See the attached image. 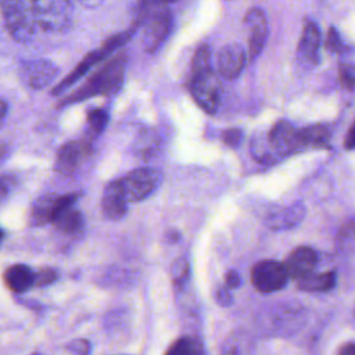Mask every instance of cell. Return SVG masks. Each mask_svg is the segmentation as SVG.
Wrapping results in <instances>:
<instances>
[{
    "label": "cell",
    "mask_w": 355,
    "mask_h": 355,
    "mask_svg": "<svg viewBox=\"0 0 355 355\" xmlns=\"http://www.w3.org/2000/svg\"><path fill=\"white\" fill-rule=\"evenodd\" d=\"M126 65V51H118L115 55H112V58L105 61L92 76H89L82 86H79L75 92L62 98L57 107L61 108L93 96H110L116 93L123 83Z\"/></svg>",
    "instance_id": "cell-1"
},
{
    "label": "cell",
    "mask_w": 355,
    "mask_h": 355,
    "mask_svg": "<svg viewBox=\"0 0 355 355\" xmlns=\"http://www.w3.org/2000/svg\"><path fill=\"white\" fill-rule=\"evenodd\" d=\"M143 26L141 44L147 53L155 51L166 39L172 26V14L165 3L144 1L137 10L135 26Z\"/></svg>",
    "instance_id": "cell-2"
},
{
    "label": "cell",
    "mask_w": 355,
    "mask_h": 355,
    "mask_svg": "<svg viewBox=\"0 0 355 355\" xmlns=\"http://www.w3.org/2000/svg\"><path fill=\"white\" fill-rule=\"evenodd\" d=\"M136 31V26H132L130 29L125 31V32H121L118 35H114L111 37H108L103 44L101 47L90 51L89 54H86L83 57V60L75 67L73 71H71L58 85L54 86V89L51 90V96H58L61 94L62 92H65L69 86H72L75 82H78L80 78H83V75L93 67L96 65L98 61H101L103 58H105L107 55L112 54L115 50H118L119 47H122V44H125L130 37L132 35L135 33Z\"/></svg>",
    "instance_id": "cell-3"
},
{
    "label": "cell",
    "mask_w": 355,
    "mask_h": 355,
    "mask_svg": "<svg viewBox=\"0 0 355 355\" xmlns=\"http://www.w3.org/2000/svg\"><path fill=\"white\" fill-rule=\"evenodd\" d=\"M1 15L6 22V28L14 40L26 43L32 40L36 32L33 22L31 3L26 1H3L0 3Z\"/></svg>",
    "instance_id": "cell-4"
},
{
    "label": "cell",
    "mask_w": 355,
    "mask_h": 355,
    "mask_svg": "<svg viewBox=\"0 0 355 355\" xmlns=\"http://www.w3.org/2000/svg\"><path fill=\"white\" fill-rule=\"evenodd\" d=\"M162 172L154 168H139L118 179L122 194L128 202H136L153 194L162 182Z\"/></svg>",
    "instance_id": "cell-5"
},
{
    "label": "cell",
    "mask_w": 355,
    "mask_h": 355,
    "mask_svg": "<svg viewBox=\"0 0 355 355\" xmlns=\"http://www.w3.org/2000/svg\"><path fill=\"white\" fill-rule=\"evenodd\" d=\"M31 11L35 25L44 31H61L71 19V4L65 1H33Z\"/></svg>",
    "instance_id": "cell-6"
},
{
    "label": "cell",
    "mask_w": 355,
    "mask_h": 355,
    "mask_svg": "<svg viewBox=\"0 0 355 355\" xmlns=\"http://www.w3.org/2000/svg\"><path fill=\"white\" fill-rule=\"evenodd\" d=\"M288 282V275L283 262L263 259L257 262L251 270V283L259 293H273L282 290Z\"/></svg>",
    "instance_id": "cell-7"
},
{
    "label": "cell",
    "mask_w": 355,
    "mask_h": 355,
    "mask_svg": "<svg viewBox=\"0 0 355 355\" xmlns=\"http://www.w3.org/2000/svg\"><path fill=\"white\" fill-rule=\"evenodd\" d=\"M189 87L196 103L208 114H215L219 105L220 83L212 71L190 76Z\"/></svg>",
    "instance_id": "cell-8"
},
{
    "label": "cell",
    "mask_w": 355,
    "mask_h": 355,
    "mask_svg": "<svg viewBox=\"0 0 355 355\" xmlns=\"http://www.w3.org/2000/svg\"><path fill=\"white\" fill-rule=\"evenodd\" d=\"M266 139L270 148L273 150L279 159L301 151L298 129L287 121L276 122L272 126V129L266 133Z\"/></svg>",
    "instance_id": "cell-9"
},
{
    "label": "cell",
    "mask_w": 355,
    "mask_h": 355,
    "mask_svg": "<svg viewBox=\"0 0 355 355\" xmlns=\"http://www.w3.org/2000/svg\"><path fill=\"white\" fill-rule=\"evenodd\" d=\"M244 24L248 32V60L254 61L266 43L269 33L268 19L261 8L254 7L245 14Z\"/></svg>",
    "instance_id": "cell-10"
},
{
    "label": "cell",
    "mask_w": 355,
    "mask_h": 355,
    "mask_svg": "<svg viewBox=\"0 0 355 355\" xmlns=\"http://www.w3.org/2000/svg\"><path fill=\"white\" fill-rule=\"evenodd\" d=\"M19 75L26 86L40 90L54 80L58 75V68L49 60H29L21 64Z\"/></svg>",
    "instance_id": "cell-11"
},
{
    "label": "cell",
    "mask_w": 355,
    "mask_h": 355,
    "mask_svg": "<svg viewBox=\"0 0 355 355\" xmlns=\"http://www.w3.org/2000/svg\"><path fill=\"white\" fill-rule=\"evenodd\" d=\"M89 154H90L89 141L65 143L57 153L54 169L64 176H69L76 172L79 165L89 157Z\"/></svg>",
    "instance_id": "cell-12"
},
{
    "label": "cell",
    "mask_w": 355,
    "mask_h": 355,
    "mask_svg": "<svg viewBox=\"0 0 355 355\" xmlns=\"http://www.w3.org/2000/svg\"><path fill=\"white\" fill-rule=\"evenodd\" d=\"M247 60V54L241 44L239 43H229L225 44L218 55H216V65L219 73L225 79H236L244 69Z\"/></svg>",
    "instance_id": "cell-13"
},
{
    "label": "cell",
    "mask_w": 355,
    "mask_h": 355,
    "mask_svg": "<svg viewBox=\"0 0 355 355\" xmlns=\"http://www.w3.org/2000/svg\"><path fill=\"white\" fill-rule=\"evenodd\" d=\"M318 263V254L313 248L301 245L293 250L286 261L283 262V266L288 275V279H295L300 280L309 273L315 272Z\"/></svg>",
    "instance_id": "cell-14"
},
{
    "label": "cell",
    "mask_w": 355,
    "mask_h": 355,
    "mask_svg": "<svg viewBox=\"0 0 355 355\" xmlns=\"http://www.w3.org/2000/svg\"><path fill=\"white\" fill-rule=\"evenodd\" d=\"M101 208L105 218L111 220L122 219L126 215L128 211V201L125 200L122 190L119 187L118 179L114 182H110L104 191L101 198Z\"/></svg>",
    "instance_id": "cell-15"
},
{
    "label": "cell",
    "mask_w": 355,
    "mask_h": 355,
    "mask_svg": "<svg viewBox=\"0 0 355 355\" xmlns=\"http://www.w3.org/2000/svg\"><path fill=\"white\" fill-rule=\"evenodd\" d=\"M320 42L322 37L319 26L313 21H306L298 43V55L301 57V60L309 64L318 62Z\"/></svg>",
    "instance_id": "cell-16"
},
{
    "label": "cell",
    "mask_w": 355,
    "mask_h": 355,
    "mask_svg": "<svg viewBox=\"0 0 355 355\" xmlns=\"http://www.w3.org/2000/svg\"><path fill=\"white\" fill-rule=\"evenodd\" d=\"M305 216L302 202H294L287 208L279 209L266 218V225L272 230H286L297 226Z\"/></svg>",
    "instance_id": "cell-17"
},
{
    "label": "cell",
    "mask_w": 355,
    "mask_h": 355,
    "mask_svg": "<svg viewBox=\"0 0 355 355\" xmlns=\"http://www.w3.org/2000/svg\"><path fill=\"white\" fill-rule=\"evenodd\" d=\"M6 286L14 293H25L35 283V272L22 263L11 265L4 270L3 275Z\"/></svg>",
    "instance_id": "cell-18"
},
{
    "label": "cell",
    "mask_w": 355,
    "mask_h": 355,
    "mask_svg": "<svg viewBox=\"0 0 355 355\" xmlns=\"http://www.w3.org/2000/svg\"><path fill=\"white\" fill-rule=\"evenodd\" d=\"M330 129L324 125H312L298 129V139L301 150L304 148H329Z\"/></svg>",
    "instance_id": "cell-19"
},
{
    "label": "cell",
    "mask_w": 355,
    "mask_h": 355,
    "mask_svg": "<svg viewBox=\"0 0 355 355\" xmlns=\"http://www.w3.org/2000/svg\"><path fill=\"white\" fill-rule=\"evenodd\" d=\"M336 286V273L333 270L309 273L298 280V288L304 291H329Z\"/></svg>",
    "instance_id": "cell-20"
},
{
    "label": "cell",
    "mask_w": 355,
    "mask_h": 355,
    "mask_svg": "<svg viewBox=\"0 0 355 355\" xmlns=\"http://www.w3.org/2000/svg\"><path fill=\"white\" fill-rule=\"evenodd\" d=\"M57 194H44L39 197L35 204L32 205L31 211V222L35 226H42L53 220L54 214V202H55Z\"/></svg>",
    "instance_id": "cell-21"
},
{
    "label": "cell",
    "mask_w": 355,
    "mask_h": 355,
    "mask_svg": "<svg viewBox=\"0 0 355 355\" xmlns=\"http://www.w3.org/2000/svg\"><path fill=\"white\" fill-rule=\"evenodd\" d=\"M53 223L61 233L76 234V233H80L83 227V216L80 211H78L75 207H71L62 211L60 215H57Z\"/></svg>",
    "instance_id": "cell-22"
},
{
    "label": "cell",
    "mask_w": 355,
    "mask_h": 355,
    "mask_svg": "<svg viewBox=\"0 0 355 355\" xmlns=\"http://www.w3.org/2000/svg\"><path fill=\"white\" fill-rule=\"evenodd\" d=\"M165 355H202V345L197 338L182 336L168 347Z\"/></svg>",
    "instance_id": "cell-23"
},
{
    "label": "cell",
    "mask_w": 355,
    "mask_h": 355,
    "mask_svg": "<svg viewBox=\"0 0 355 355\" xmlns=\"http://www.w3.org/2000/svg\"><path fill=\"white\" fill-rule=\"evenodd\" d=\"M251 153H252V157L262 164H273V162L279 161V158L276 157V154L273 153V150L270 148V146L268 143L266 133L257 135L252 137Z\"/></svg>",
    "instance_id": "cell-24"
},
{
    "label": "cell",
    "mask_w": 355,
    "mask_h": 355,
    "mask_svg": "<svg viewBox=\"0 0 355 355\" xmlns=\"http://www.w3.org/2000/svg\"><path fill=\"white\" fill-rule=\"evenodd\" d=\"M211 69V47L208 44H201L191 60V71L190 76H197L205 72H209Z\"/></svg>",
    "instance_id": "cell-25"
},
{
    "label": "cell",
    "mask_w": 355,
    "mask_h": 355,
    "mask_svg": "<svg viewBox=\"0 0 355 355\" xmlns=\"http://www.w3.org/2000/svg\"><path fill=\"white\" fill-rule=\"evenodd\" d=\"M171 276H172V283L176 288H182L186 284L190 276V266L186 258L182 257L173 261L171 268Z\"/></svg>",
    "instance_id": "cell-26"
},
{
    "label": "cell",
    "mask_w": 355,
    "mask_h": 355,
    "mask_svg": "<svg viewBox=\"0 0 355 355\" xmlns=\"http://www.w3.org/2000/svg\"><path fill=\"white\" fill-rule=\"evenodd\" d=\"M86 118H87V125H89L93 135L103 133L104 129L108 125V121H110L108 112L101 110V108H94V110L87 111Z\"/></svg>",
    "instance_id": "cell-27"
},
{
    "label": "cell",
    "mask_w": 355,
    "mask_h": 355,
    "mask_svg": "<svg viewBox=\"0 0 355 355\" xmlns=\"http://www.w3.org/2000/svg\"><path fill=\"white\" fill-rule=\"evenodd\" d=\"M326 49L331 53H343L345 50V44L340 36V33L337 32L336 28L330 26L329 32H327V37H326Z\"/></svg>",
    "instance_id": "cell-28"
},
{
    "label": "cell",
    "mask_w": 355,
    "mask_h": 355,
    "mask_svg": "<svg viewBox=\"0 0 355 355\" xmlns=\"http://www.w3.org/2000/svg\"><path fill=\"white\" fill-rule=\"evenodd\" d=\"M69 355H89L90 354V343L85 338H76L67 344L65 347Z\"/></svg>",
    "instance_id": "cell-29"
},
{
    "label": "cell",
    "mask_w": 355,
    "mask_h": 355,
    "mask_svg": "<svg viewBox=\"0 0 355 355\" xmlns=\"http://www.w3.org/2000/svg\"><path fill=\"white\" fill-rule=\"evenodd\" d=\"M57 280V272L51 268H43L37 273H35V283L33 286L37 287H44L51 284L53 282Z\"/></svg>",
    "instance_id": "cell-30"
},
{
    "label": "cell",
    "mask_w": 355,
    "mask_h": 355,
    "mask_svg": "<svg viewBox=\"0 0 355 355\" xmlns=\"http://www.w3.org/2000/svg\"><path fill=\"white\" fill-rule=\"evenodd\" d=\"M340 80L341 85L347 89V90H352L354 89V80H355V72H354V67L352 64H341L340 65Z\"/></svg>",
    "instance_id": "cell-31"
},
{
    "label": "cell",
    "mask_w": 355,
    "mask_h": 355,
    "mask_svg": "<svg viewBox=\"0 0 355 355\" xmlns=\"http://www.w3.org/2000/svg\"><path fill=\"white\" fill-rule=\"evenodd\" d=\"M248 347L241 340H230L225 344L222 355H247Z\"/></svg>",
    "instance_id": "cell-32"
},
{
    "label": "cell",
    "mask_w": 355,
    "mask_h": 355,
    "mask_svg": "<svg viewBox=\"0 0 355 355\" xmlns=\"http://www.w3.org/2000/svg\"><path fill=\"white\" fill-rule=\"evenodd\" d=\"M222 140L229 147H239V144L243 140V130L239 129V128L226 129L222 133Z\"/></svg>",
    "instance_id": "cell-33"
},
{
    "label": "cell",
    "mask_w": 355,
    "mask_h": 355,
    "mask_svg": "<svg viewBox=\"0 0 355 355\" xmlns=\"http://www.w3.org/2000/svg\"><path fill=\"white\" fill-rule=\"evenodd\" d=\"M15 179L11 175H0V202H3L14 190Z\"/></svg>",
    "instance_id": "cell-34"
},
{
    "label": "cell",
    "mask_w": 355,
    "mask_h": 355,
    "mask_svg": "<svg viewBox=\"0 0 355 355\" xmlns=\"http://www.w3.org/2000/svg\"><path fill=\"white\" fill-rule=\"evenodd\" d=\"M215 300H216L218 305H220V306H229V305H232V302H233V297H232L229 288H226L225 286H223V287H219V288L216 290V293H215Z\"/></svg>",
    "instance_id": "cell-35"
},
{
    "label": "cell",
    "mask_w": 355,
    "mask_h": 355,
    "mask_svg": "<svg viewBox=\"0 0 355 355\" xmlns=\"http://www.w3.org/2000/svg\"><path fill=\"white\" fill-rule=\"evenodd\" d=\"M225 287L226 288H237V287H240V284H241V277H240V275H239V272L237 270H234V269H230L227 273H226V276H225Z\"/></svg>",
    "instance_id": "cell-36"
},
{
    "label": "cell",
    "mask_w": 355,
    "mask_h": 355,
    "mask_svg": "<svg viewBox=\"0 0 355 355\" xmlns=\"http://www.w3.org/2000/svg\"><path fill=\"white\" fill-rule=\"evenodd\" d=\"M354 125L349 126L348 129V133H347V137H345V141H344V147L345 150H352L354 148V144H355V140H354Z\"/></svg>",
    "instance_id": "cell-37"
},
{
    "label": "cell",
    "mask_w": 355,
    "mask_h": 355,
    "mask_svg": "<svg viewBox=\"0 0 355 355\" xmlns=\"http://www.w3.org/2000/svg\"><path fill=\"white\" fill-rule=\"evenodd\" d=\"M338 355H355V344L352 341L345 343L344 345H341Z\"/></svg>",
    "instance_id": "cell-38"
},
{
    "label": "cell",
    "mask_w": 355,
    "mask_h": 355,
    "mask_svg": "<svg viewBox=\"0 0 355 355\" xmlns=\"http://www.w3.org/2000/svg\"><path fill=\"white\" fill-rule=\"evenodd\" d=\"M7 110H8V104L6 100H0V123L4 119V116L7 115Z\"/></svg>",
    "instance_id": "cell-39"
},
{
    "label": "cell",
    "mask_w": 355,
    "mask_h": 355,
    "mask_svg": "<svg viewBox=\"0 0 355 355\" xmlns=\"http://www.w3.org/2000/svg\"><path fill=\"white\" fill-rule=\"evenodd\" d=\"M3 237H4V233H3V230H1V229H0V241H1V240H3Z\"/></svg>",
    "instance_id": "cell-40"
},
{
    "label": "cell",
    "mask_w": 355,
    "mask_h": 355,
    "mask_svg": "<svg viewBox=\"0 0 355 355\" xmlns=\"http://www.w3.org/2000/svg\"><path fill=\"white\" fill-rule=\"evenodd\" d=\"M32 355H40V354H37V352H36V354H32Z\"/></svg>",
    "instance_id": "cell-41"
}]
</instances>
